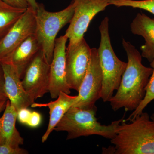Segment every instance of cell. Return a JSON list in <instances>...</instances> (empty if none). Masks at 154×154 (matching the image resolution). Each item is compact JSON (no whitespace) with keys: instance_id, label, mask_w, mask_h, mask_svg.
<instances>
[{"instance_id":"6da1fadb","label":"cell","mask_w":154,"mask_h":154,"mask_svg":"<svg viewBox=\"0 0 154 154\" xmlns=\"http://www.w3.org/2000/svg\"><path fill=\"white\" fill-rule=\"evenodd\" d=\"M122 44L127 56V65L117 92L109 102L114 111L124 108L127 112L134 111L143 100L153 68L143 64L141 54L130 42L123 38Z\"/></svg>"},{"instance_id":"7a4b0ae2","label":"cell","mask_w":154,"mask_h":154,"mask_svg":"<svg viewBox=\"0 0 154 154\" xmlns=\"http://www.w3.org/2000/svg\"><path fill=\"white\" fill-rule=\"evenodd\" d=\"M110 142L113 154H154V121L143 112L129 123L124 119Z\"/></svg>"},{"instance_id":"3957f363","label":"cell","mask_w":154,"mask_h":154,"mask_svg":"<svg viewBox=\"0 0 154 154\" xmlns=\"http://www.w3.org/2000/svg\"><path fill=\"white\" fill-rule=\"evenodd\" d=\"M96 112V106L89 109L72 106L56 126L54 130L67 133V140L93 135L101 136L108 139L113 138L124 117L108 125H103L97 121Z\"/></svg>"},{"instance_id":"277c9868","label":"cell","mask_w":154,"mask_h":154,"mask_svg":"<svg viewBox=\"0 0 154 154\" xmlns=\"http://www.w3.org/2000/svg\"><path fill=\"white\" fill-rule=\"evenodd\" d=\"M99 30L101 41L97 49L102 75L101 98L105 102L110 101L114 91L118 89L127 63L120 60L114 52L110 41L107 17L101 22Z\"/></svg>"},{"instance_id":"5b68a950","label":"cell","mask_w":154,"mask_h":154,"mask_svg":"<svg viewBox=\"0 0 154 154\" xmlns=\"http://www.w3.org/2000/svg\"><path fill=\"white\" fill-rule=\"evenodd\" d=\"M75 6V1L72 0L63 10L51 12L45 10L44 5L38 3V7L35 11V35L50 64L53 57L57 35L62 28L70 22L74 13Z\"/></svg>"},{"instance_id":"8992f818","label":"cell","mask_w":154,"mask_h":154,"mask_svg":"<svg viewBox=\"0 0 154 154\" xmlns=\"http://www.w3.org/2000/svg\"><path fill=\"white\" fill-rule=\"evenodd\" d=\"M74 13L65 35L69 39L66 48L75 46L83 38L89 25L98 13L110 5V0H75Z\"/></svg>"},{"instance_id":"52a82bcc","label":"cell","mask_w":154,"mask_h":154,"mask_svg":"<svg viewBox=\"0 0 154 154\" xmlns=\"http://www.w3.org/2000/svg\"><path fill=\"white\" fill-rule=\"evenodd\" d=\"M102 75L98 49L91 48L90 65L83 79L76 100L72 106L89 109L96 107L97 100L101 98Z\"/></svg>"},{"instance_id":"ba28073f","label":"cell","mask_w":154,"mask_h":154,"mask_svg":"<svg viewBox=\"0 0 154 154\" xmlns=\"http://www.w3.org/2000/svg\"><path fill=\"white\" fill-rule=\"evenodd\" d=\"M50 65L40 49L25 70L22 79V85L34 100L49 93Z\"/></svg>"},{"instance_id":"9c48e42d","label":"cell","mask_w":154,"mask_h":154,"mask_svg":"<svg viewBox=\"0 0 154 154\" xmlns=\"http://www.w3.org/2000/svg\"><path fill=\"white\" fill-rule=\"evenodd\" d=\"M35 11L28 7L25 13L2 38L0 39V63L5 62L19 45L35 33Z\"/></svg>"},{"instance_id":"30bf717a","label":"cell","mask_w":154,"mask_h":154,"mask_svg":"<svg viewBox=\"0 0 154 154\" xmlns=\"http://www.w3.org/2000/svg\"><path fill=\"white\" fill-rule=\"evenodd\" d=\"M91 48L85 38L66 50V77L71 90L79 92L90 65Z\"/></svg>"},{"instance_id":"8fae6325","label":"cell","mask_w":154,"mask_h":154,"mask_svg":"<svg viewBox=\"0 0 154 154\" xmlns=\"http://www.w3.org/2000/svg\"><path fill=\"white\" fill-rule=\"evenodd\" d=\"M68 38L65 34L55 40L52 61L50 65L49 93L52 99L61 92L70 94L66 77V44Z\"/></svg>"},{"instance_id":"7c38bea8","label":"cell","mask_w":154,"mask_h":154,"mask_svg":"<svg viewBox=\"0 0 154 154\" xmlns=\"http://www.w3.org/2000/svg\"><path fill=\"white\" fill-rule=\"evenodd\" d=\"M0 63L5 75V91L11 105L15 107L17 112L22 108L31 106L35 100L25 91L17 69L10 63Z\"/></svg>"},{"instance_id":"4fadbf2b","label":"cell","mask_w":154,"mask_h":154,"mask_svg":"<svg viewBox=\"0 0 154 154\" xmlns=\"http://www.w3.org/2000/svg\"><path fill=\"white\" fill-rule=\"evenodd\" d=\"M130 30L133 34L144 38L145 43L140 47L141 55L151 63L154 60V19L138 13L131 23Z\"/></svg>"},{"instance_id":"5bb4252c","label":"cell","mask_w":154,"mask_h":154,"mask_svg":"<svg viewBox=\"0 0 154 154\" xmlns=\"http://www.w3.org/2000/svg\"><path fill=\"white\" fill-rule=\"evenodd\" d=\"M77 96H72L64 92H61L56 100L48 103H33L32 107H48L49 109V121L45 133L42 138V142L47 140L48 137L54 130L61 119L71 107L74 104Z\"/></svg>"},{"instance_id":"9a60e30c","label":"cell","mask_w":154,"mask_h":154,"mask_svg":"<svg viewBox=\"0 0 154 154\" xmlns=\"http://www.w3.org/2000/svg\"><path fill=\"white\" fill-rule=\"evenodd\" d=\"M17 114V110L8 100L3 115L0 117V145L17 148L24 144V138L16 128Z\"/></svg>"},{"instance_id":"2e32d148","label":"cell","mask_w":154,"mask_h":154,"mask_svg":"<svg viewBox=\"0 0 154 154\" xmlns=\"http://www.w3.org/2000/svg\"><path fill=\"white\" fill-rule=\"evenodd\" d=\"M40 49L36 36L33 34L17 47L5 62L13 65L22 79L28 65Z\"/></svg>"},{"instance_id":"e0dca14e","label":"cell","mask_w":154,"mask_h":154,"mask_svg":"<svg viewBox=\"0 0 154 154\" xmlns=\"http://www.w3.org/2000/svg\"><path fill=\"white\" fill-rule=\"evenodd\" d=\"M27 9L15 8L0 0V39L13 27Z\"/></svg>"},{"instance_id":"ac0fdd59","label":"cell","mask_w":154,"mask_h":154,"mask_svg":"<svg viewBox=\"0 0 154 154\" xmlns=\"http://www.w3.org/2000/svg\"><path fill=\"white\" fill-rule=\"evenodd\" d=\"M151 67L153 68L152 73L146 88V93L138 107L133 111L131 114L125 122L132 121L137 115L143 112L146 106L154 100V60L150 63Z\"/></svg>"},{"instance_id":"d6986e66","label":"cell","mask_w":154,"mask_h":154,"mask_svg":"<svg viewBox=\"0 0 154 154\" xmlns=\"http://www.w3.org/2000/svg\"><path fill=\"white\" fill-rule=\"evenodd\" d=\"M110 5L143 9L154 15V0H110Z\"/></svg>"},{"instance_id":"ffe728a7","label":"cell","mask_w":154,"mask_h":154,"mask_svg":"<svg viewBox=\"0 0 154 154\" xmlns=\"http://www.w3.org/2000/svg\"><path fill=\"white\" fill-rule=\"evenodd\" d=\"M28 152L25 149L14 147L7 145H0V154H27Z\"/></svg>"},{"instance_id":"44dd1931","label":"cell","mask_w":154,"mask_h":154,"mask_svg":"<svg viewBox=\"0 0 154 154\" xmlns=\"http://www.w3.org/2000/svg\"><path fill=\"white\" fill-rule=\"evenodd\" d=\"M41 122V114L38 113V112L33 111V112H31L30 118L26 125L30 127L35 128L40 125Z\"/></svg>"},{"instance_id":"7402d4cb","label":"cell","mask_w":154,"mask_h":154,"mask_svg":"<svg viewBox=\"0 0 154 154\" xmlns=\"http://www.w3.org/2000/svg\"><path fill=\"white\" fill-rule=\"evenodd\" d=\"M31 111L27 108H22L18 112L17 119L19 122L23 124H27L30 118Z\"/></svg>"},{"instance_id":"603a6c76","label":"cell","mask_w":154,"mask_h":154,"mask_svg":"<svg viewBox=\"0 0 154 154\" xmlns=\"http://www.w3.org/2000/svg\"><path fill=\"white\" fill-rule=\"evenodd\" d=\"M5 80L4 70L0 63V101L8 100L5 91Z\"/></svg>"},{"instance_id":"cb8c5ba5","label":"cell","mask_w":154,"mask_h":154,"mask_svg":"<svg viewBox=\"0 0 154 154\" xmlns=\"http://www.w3.org/2000/svg\"><path fill=\"white\" fill-rule=\"evenodd\" d=\"M8 5L15 8L27 9L29 7L27 0H2Z\"/></svg>"},{"instance_id":"d4e9b609","label":"cell","mask_w":154,"mask_h":154,"mask_svg":"<svg viewBox=\"0 0 154 154\" xmlns=\"http://www.w3.org/2000/svg\"><path fill=\"white\" fill-rule=\"evenodd\" d=\"M29 7L32 8L34 11H36L38 7V3L36 0H27Z\"/></svg>"},{"instance_id":"484cf974","label":"cell","mask_w":154,"mask_h":154,"mask_svg":"<svg viewBox=\"0 0 154 154\" xmlns=\"http://www.w3.org/2000/svg\"><path fill=\"white\" fill-rule=\"evenodd\" d=\"M8 100H2L0 101V113L5 110Z\"/></svg>"},{"instance_id":"4316f807","label":"cell","mask_w":154,"mask_h":154,"mask_svg":"<svg viewBox=\"0 0 154 154\" xmlns=\"http://www.w3.org/2000/svg\"><path fill=\"white\" fill-rule=\"evenodd\" d=\"M150 118L151 119H152L153 121H154V113L152 114Z\"/></svg>"}]
</instances>
